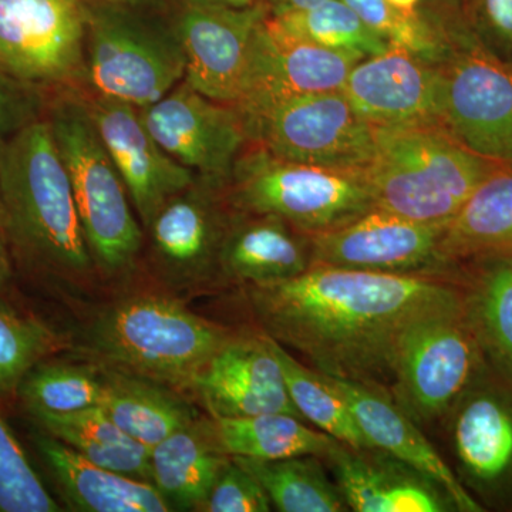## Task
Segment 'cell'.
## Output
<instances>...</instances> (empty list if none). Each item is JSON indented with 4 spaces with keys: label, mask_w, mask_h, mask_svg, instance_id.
<instances>
[{
    "label": "cell",
    "mask_w": 512,
    "mask_h": 512,
    "mask_svg": "<svg viewBox=\"0 0 512 512\" xmlns=\"http://www.w3.org/2000/svg\"><path fill=\"white\" fill-rule=\"evenodd\" d=\"M231 330L158 293L110 303L86 333V350L101 367L168 387L192 390Z\"/></svg>",
    "instance_id": "3957f363"
},
{
    "label": "cell",
    "mask_w": 512,
    "mask_h": 512,
    "mask_svg": "<svg viewBox=\"0 0 512 512\" xmlns=\"http://www.w3.org/2000/svg\"><path fill=\"white\" fill-rule=\"evenodd\" d=\"M350 510L357 512H443L453 501L419 471L376 448L339 444L325 458Z\"/></svg>",
    "instance_id": "7402d4cb"
},
{
    "label": "cell",
    "mask_w": 512,
    "mask_h": 512,
    "mask_svg": "<svg viewBox=\"0 0 512 512\" xmlns=\"http://www.w3.org/2000/svg\"><path fill=\"white\" fill-rule=\"evenodd\" d=\"M231 210L274 215L303 234L333 231L375 210L366 171L295 163L249 144L232 171Z\"/></svg>",
    "instance_id": "8992f818"
},
{
    "label": "cell",
    "mask_w": 512,
    "mask_h": 512,
    "mask_svg": "<svg viewBox=\"0 0 512 512\" xmlns=\"http://www.w3.org/2000/svg\"><path fill=\"white\" fill-rule=\"evenodd\" d=\"M212 2L225 3V5L237 6V8H245V6L255 5L259 0H212Z\"/></svg>",
    "instance_id": "ee69618b"
},
{
    "label": "cell",
    "mask_w": 512,
    "mask_h": 512,
    "mask_svg": "<svg viewBox=\"0 0 512 512\" xmlns=\"http://www.w3.org/2000/svg\"><path fill=\"white\" fill-rule=\"evenodd\" d=\"M387 2L392 3L397 9L404 10V12H413L417 9L420 0H387Z\"/></svg>",
    "instance_id": "7bdbcfd3"
},
{
    "label": "cell",
    "mask_w": 512,
    "mask_h": 512,
    "mask_svg": "<svg viewBox=\"0 0 512 512\" xmlns=\"http://www.w3.org/2000/svg\"><path fill=\"white\" fill-rule=\"evenodd\" d=\"M269 19L288 35L363 59L382 55L390 47L386 40L367 28L343 0H329L301 12L269 15Z\"/></svg>",
    "instance_id": "d6a6232c"
},
{
    "label": "cell",
    "mask_w": 512,
    "mask_h": 512,
    "mask_svg": "<svg viewBox=\"0 0 512 512\" xmlns=\"http://www.w3.org/2000/svg\"><path fill=\"white\" fill-rule=\"evenodd\" d=\"M227 207L225 190L200 177L165 202L147 227L151 261L165 284L195 289L220 276Z\"/></svg>",
    "instance_id": "4fadbf2b"
},
{
    "label": "cell",
    "mask_w": 512,
    "mask_h": 512,
    "mask_svg": "<svg viewBox=\"0 0 512 512\" xmlns=\"http://www.w3.org/2000/svg\"><path fill=\"white\" fill-rule=\"evenodd\" d=\"M0 70L36 89L86 82V6L0 0Z\"/></svg>",
    "instance_id": "8fae6325"
},
{
    "label": "cell",
    "mask_w": 512,
    "mask_h": 512,
    "mask_svg": "<svg viewBox=\"0 0 512 512\" xmlns=\"http://www.w3.org/2000/svg\"><path fill=\"white\" fill-rule=\"evenodd\" d=\"M99 369L100 406L127 436L150 450L198 417L191 404L168 387L107 367Z\"/></svg>",
    "instance_id": "4316f807"
},
{
    "label": "cell",
    "mask_w": 512,
    "mask_h": 512,
    "mask_svg": "<svg viewBox=\"0 0 512 512\" xmlns=\"http://www.w3.org/2000/svg\"><path fill=\"white\" fill-rule=\"evenodd\" d=\"M498 163L468 150L439 123H416L376 128L366 174L377 210L447 227Z\"/></svg>",
    "instance_id": "277c9868"
},
{
    "label": "cell",
    "mask_w": 512,
    "mask_h": 512,
    "mask_svg": "<svg viewBox=\"0 0 512 512\" xmlns=\"http://www.w3.org/2000/svg\"><path fill=\"white\" fill-rule=\"evenodd\" d=\"M104 2H110V3H128V2H134V0H104Z\"/></svg>",
    "instance_id": "bcb514c9"
},
{
    "label": "cell",
    "mask_w": 512,
    "mask_h": 512,
    "mask_svg": "<svg viewBox=\"0 0 512 512\" xmlns=\"http://www.w3.org/2000/svg\"><path fill=\"white\" fill-rule=\"evenodd\" d=\"M158 144L197 177L225 190L248 146L241 114L181 82L156 103L138 109Z\"/></svg>",
    "instance_id": "7c38bea8"
},
{
    "label": "cell",
    "mask_w": 512,
    "mask_h": 512,
    "mask_svg": "<svg viewBox=\"0 0 512 512\" xmlns=\"http://www.w3.org/2000/svg\"><path fill=\"white\" fill-rule=\"evenodd\" d=\"M464 286L468 311L485 355L512 379V256L480 259Z\"/></svg>",
    "instance_id": "1f68e13d"
},
{
    "label": "cell",
    "mask_w": 512,
    "mask_h": 512,
    "mask_svg": "<svg viewBox=\"0 0 512 512\" xmlns=\"http://www.w3.org/2000/svg\"><path fill=\"white\" fill-rule=\"evenodd\" d=\"M18 392L32 417L67 414L100 406L103 379L99 366L40 362L22 380Z\"/></svg>",
    "instance_id": "836d02e7"
},
{
    "label": "cell",
    "mask_w": 512,
    "mask_h": 512,
    "mask_svg": "<svg viewBox=\"0 0 512 512\" xmlns=\"http://www.w3.org/2000/svg\"><path fill=\"white\" fill-rule=\"evenodd\" d=\"M47 120L69 174L94 265L109 275L126 274L143 247V229L87 101L74 97L57 101Z\"/></svg>",
    "instance_id": "52a82bcc"
},
{
    "label": "cell",
    "mask_w": 512,
    "mask_h": 512,
    "mask_svg": "<svg viewBox=\"0 0 512 512\" xmlns=\"http://www.w3.org/2000/svg\"><path fill=\"white\" fill-rule=\"evenodd\" d=\"M362 56L313 45L266 18L256 30L235 109L254 116L282 101L342 90Z\"/></svg>",
    "instance_id": "9a60e30c"
},
{
    "label": "cell",
    "mask_w": 512,
    "mask_h": 512,
    "mask_svg": "<svg viewBox=\"0 0 512 512\" xmlns=\"http://www.w3.org/2000/svg\"><path fill=\"white\" fill-rule=\"evenodd\" d=\"M325 376L345 397L360 430L373 448L402 461L439 485L457 511H483L453 468L421 433L419 424L397 406L392 394L369 384Z\"/></svg>",
    "instance_id": "44dd1931"
},
{
    "label": "cell",
    "mask_w": 512,
    "mask_h": 512,
    "mask_svg": "<svg viewBox=\"0 0 512 512\" xmlns=\"http://www.w3.org/2000/svg\"><path fill=\"white\" fill-rule=\"evenodd\" d=\"M86 101L97 133L126 184L138 221L147 229L165 202L194 184L197 175L158 144L136 107L96 94Z\"/></svg>",
    "instance_id": "ac0fdd59"
},
{
    "label": "cell",
    "mask_w": 512,
    "mask_h": 512,
    "mask_svg": "<svg viewBox=\"0 0 512 512\" xmlns=\"http://www.w3.org/2000/svg\"><path fill=\"white\" fill-rule=\"evenodd\" d=\"M485 353L466 289L427 309L400 335L390 394L410 419L431 424L447 417L485 365Z\"/></svg>",
    "instance_id": "ba28073f"
},
{
    "label": "cell",
    "mask_w": 512,
    "mask_h": 512,
    "mask_svg": "<svg viewBox=\"0 0 512 512\" xmlns=\"http://www.w3.org/2000/svg\"><path fill=\"white\" fill-rule=\"evenodd\" d=\"M36 87L13 79L0 70V143L39 119Z\"/></svg>",
    "instance_id": "ab89813d"
},
{
    "label": "cell",
    "mask_w": 512,
    "mask_h": 512,
    "mask_svg": "<svg viewBox=\"0 0 512 512\" xmlns=\"http://www.w3.org/2000/svg\"><path fill=\"white\" fill-rule=\"evenodd\" d=\"M0 190L20 264L64 284L92 276L96 265L49 120L37 119L0 143Z\"/></svg>",
    "instance_id": "7a4b0ae2"
},
{
    "label": "cell",
    "mask_w": 512,
    "mask_h": 512,
    "mask_svg": "<svg viewBox=\"0 0 512 512\" xmlns=\"http://www.w3.org/2000/svg\"><path fill=\"white\" fill-rule=\"evenodd\" d=\"M0 225L6 228V212L3 205L2 190H0Z\"/></svg>",
    "instance_id": "f6af8a7d"
},
{
    "label": "cell",
    "mask_w": 512,
    "mask_h": 512,
    "mask_svg": "<svg viewBox=\"0 0 512 512\" xmlns=\"http://www.w3.org/2000/svg\"><path fill=\"white\" fill-rule=\"evenodd\" d=\"M436 70L423 57L390 46L382 55L360 60L342 92L373 127L437 123Z\"/></svg>",
    "instance_id": "ffe728a7"
},
{
    "label": "cell",
    "mask_w": 512,
    "mask_h": 512,
    "mask_svg": "<svg viewBox=\"0 0 512 512\" xmlns=\"http://www.w3.org/2000/svg\"><path fill=\"white\" fill-rule=\"evenodd\" d=\"M440 252L448 265L512 256V160L495 165L444 228Z\"/></svg>",
    "instance_id": "d4e9b609"
},
{
    "label": "cell",
    "mask_w": 512,
    "mask_h": 512,
    "mask_svg": "<svg viewBox=\"0 0 512 512\" xmlns=\"http://www.w3.org/2000/svg\"><path fill=\"white\" fill-rule=\"evenodd\" d=\"M60 348V336L43 323L0 309V393L18 392L30 370Z\"/></svg>",
    "instance_id": "e575fe53"
},
{
    "label": "cell",
    "mask_w": 512,
    "mask_h": 512,
    "mask_svg": "<svg viewBox=\"0 0 512 512\" xmlns=\"http://www.w3.org/2000/svg\"><path fill=\"white\" fill-rule=\"evenodd\" d=\"M271 507L265 488L235 458L229 457L198 511L268 512Z\"/></svg>",
    "instance_id": "74e56055"
},
{
    "label": "cell",
    "mask_w": 512,
    "mask_h": 512,
    "mask_svg": "<svg viewBox=\"0 0 512 512\" xmlns=\"http://www.w3.org/2000/svg\"><path fill=\"white\" fill-rule=\"evenodd\" d=\"M439 35L436 120L468 150L512 160V64L485 45L457 6L427 13Z\"/></svg>",
    "instance_id": "5b68a950"
},
{
    "label": "cell",
    "mask_w": 512,
    "mask_h": 512,
    "mask_svg": "<svg viewBox=\"0 0 512 512\" xmlns=\"http://www.w3.org/2000/svg\"><path fill=\"white\" fill-rule=\"evenodd\" d=\"M447 417L461 484L485 498L510 495L512 386L488 376L484 365Z\"/></svg>",
    "instance_id": "e0dca14e"
},
{
    "label": "cell",
    "mask_w": 512,
    "mask_h": 512,
    "mask_svg": "<svg viewBox=\"0 0 512 512\" xmlns=\"http://www.w3.org/2000/svg\"><path fill=\"white\" fill-rule=\"evenodd\" d=\"M45 433L74 448L97 466L150 481V448L131 439L101 406L33 417Z\"/></svg>",
    "instance_id": "f1b7e54d"
},
{
    "label": "cell",
    "mask_w": 512,
    "mask_h": 512,
    "mask_svg": "<svg viewBox=\"0 0 512 512\" xmlns=\"http://www.w3.org/2000/svg\"><path fill=\"white\" fill-rule=\"evenodd\" d=\"M29 457L0 414V512H57Z\"/></svg>",
    "instance_id": "d590c367"
},
{
    "label": "cell",
    "mask_w": 512,
    "mask_h": 512,
    "mask_svg": "<svg viewBox=\"0 0 512 512\" xmlns=\"http://www.w3.org/2000/svg\"><path fill=\"white\" fill-rule=\"evenodd\" d=\"M37 453L52 471L64 500L84 512L173 511L150 481L97 466L50 434L33 436Z\"/></svg>",
    "instance_id": "cb8c5ba5"
},
{
    "label": "cell",
    "mask_w": 512,
    "mask_h": 512,
    "mask_svg": "<svg viewBox=\"0 0 512 512\" xmlns=\"http://www.w3.org/2000/svg\"><path fill=\"white\" fill-rule=\"evenodd\" d=\"M444 228L375 210L345 227L311 235L312 266L377 274H441Z\"/></svg>",
    "instance_id": "2e32d148"
},
{
    "label": "cell",
    "mask_w": 512,
    "mask_h": 512,
    "mask_svg": "<svg viewBox=\"0 0 512 512\" xmlns=\"http://www.w3.org/2000/svg\"><path fill=\"white\" fill-rule=\"evenodd\" d=\"M194 392L211 417L266 413L301 417L289 397L268 336L262 332L232 333L202 370Z\"/></svg>",
    "instance_id": "d6986e66"
},
{
    "label": "cell",
    "mask_w": 512,
    "mask_h": 512,
    "mask_svg": "<svg viewBox=\"0 0 512 512\" xmlns=\"http://www.w3.org/2000/svg\"><path fill=\"white\" fill-rule=\"evenodd\" d=\"M235 460L265 488L278 511H348V504L338 484L328 476L323 458L301 456L271 461L251 458Z\"/></svg>",
    "instance_id": "f546056e"
},
{
    "label": "cell",
    "mask_w": 512,
    "mask_h": 512,
    "mask_svg": "<svg viewBox=\"0 0 512 512\" xmlns=\"http://www.w3.org/2000/svg\"><path fill=\"white\" fill-rule=\"evenodd\" d=\"M185 76V56L174 25L124 8H86V82L96 96L146 109Z\"/></svg>",
    "instance_id": "9c48e42d"
},
{
    "label": "cell",
    "mask_w": 512,
    "mask_h": 512,
    "mask_svg": "<svg viewBox=\"0 0 512 512\" xmlns=\"http://www.w3.org/2000/svg\"><path fill=\"white\" fill-rule=\"evenodd\" d=\"M228 460L210 419L197 417L151 448V484L171 507L198 511Z\"/></svg>",
    "instance_id": "484cf974"
},
{
    "label": "cell",
    "mask_w": 512,
    "mask_h": 512,
    "mask_svg": "<svg viewBox=\"0 0 512 512\" xmlns=\"http://www.w3.org/2000/svg\"><path fill=\"white\" fill-rule=\"evenodd\" d=\"M312 268L311 238L274 215L232 214L220 276L247 286L289 281Z\"/></svg>",
    "instance_id": "603a6c76"
},
{
    "label": "cell",
    "mask_w": 512,
    "mask_h": 512,
    "mask_svg": "<svg viewBox=\"0 0 512 512\" xmlns=\"http://www.w3.org/2000/svg\"><path fill=\"white\" fill-rule=\"evenodd\" d=\"M248 143L295 163L367 171L376 156V128L342 90L282 101L242 117Z\"/></svg>",
    "instance_id": "30bf717a"
},
{
    "label": "cell",
    "mask_w": 512,
    "mask_h": 512,
    "mask_svg": "<svg viewBox=\"0 0 512 512\" xmlns=\"http://www.w3.org/2000/svg\"><path fill=\"white\" fill-rule=\"evenodd\" d=\"M268 339L284 373L289 397L302 419L345 446L356 450L373 448L360 430L345 397L326 376L313 367L303 365L274 339L269 336Z\"/></svg>",
    "instance_id": "4dcf8cb0"
},
{
    "label": "cell",
    "mask_w": 512,
    "mask_h": 512,
    "mask_svg": "<svg viewBox=\"0 0 512 512\" xmlns=\"http://www.w3.org/2000/svg\"><path fill=\"white\" fill-rule=\"evenodd\" d=\"M12 279V248L8 237V231L0 225V292L8 288Z\"/></svg>",
    "instance_id": "60d3db41"
},
{
    "label": "cell",
    "mask_w": 512,
    "mask_h": 512,
    "mask_svg": "<svg viewBox=\"0 0 512 512\" xmlns=\"http://www.w3.org/2000/svg\"><path fill=\"white\" fill-rule=\"evenodd\" d=\"M268 5L271 15H282V13L301 12L323 5L329 0H264Z\"/></svg>",
    "instance_id": "b9f144b4"
},
{
    "label": "cell",
    "mask_w": 512,
    "mask_h": 512,
    "mask_svg": "<svg viewBox=\"0 0 512 512\" xmlns=\"http://www.w3.org/2000/svg\"><path fill=\"white\" fill-rule=\"evenodd\" d=\"M211 430L225 456L251 460L326 457L339 446L301 417L289 413H266L248 417H211Z\"/></svg>",
    "instance_id": "83f0119b"
},
{
    "label": "cell",
    "mask_w": 512,
    "mask_h": 512,
    "mask_svg": "<svg viewBox=\"0 0 512 512\" xmlns=\"http://www.w3.org/2000/svg\"><path fill=\"white\" fill-rule=\"evenodd\" d=\"M174 28L185 56L184 82L208 99L237 103L256 30L271 12L264 0L245 8L183 0Z\"/></svg>",
    "instance_id": "5bb4252c"
},
{
    "label": "cell",
    "mask_w": 512,
    "mask_h": 512,
    "mask_svg": "<svg viewBox=\"0 0 512 512\" xmlns=\"http://www.w3.org/2000/svg\"><path fill=\"white\" fill-rule=\"evenodd\" d=\"M248 288L261 332L313 369L390 393L397 343L417 315L463 286L437 274H377L312 266L289 281Z\"/></svg>",
    "instance_id": "6da1fadb"
},
{
    "label": "cell",
    "mask_w": 512,
    "mask_h": 512,
    "mask_svg": "<svg viewBox=\"0 0 512 512\" xmlns=\"http://www.w3.org/2000/svg\"><path fill=\"white\" fill-rule=\"evenodd\" d=\"M464 15L495 53L512 52V0H467Z\"/></svg>",
    "instance_id": "f35d334b"
},
{
    "label": "cell",
    "mask_w": 512,
    "mask_h": 512,
    "mask_svg": "<svg viewBox=\"0 0 512 512\" xmlns=\"http://www.w3.org/2000/svg\"><path fill=\"white\" fill-rule=\"evenodd\" d=\"M367 28L390 46L403 47L431 63L439 52V35L420 10L404 12L387 0H343Z\"/></svg>",
    "instance_id": "8d00e7d4"
}]
</instances>
